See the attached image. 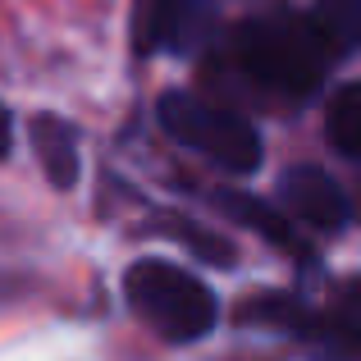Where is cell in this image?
I'll return each instance as SVG.
<instances>
[{"label": "cell", "instance_id": "obj_1", "mask_svg": "<svg viewBox=\"0 0 361 361\" xmlns=\"http://www.w3.org/2000/svg\"><path fill=\"white\" fill-rule=\"evenodd\" d=\"M320 23L307 18H256L233 37L243 73L274 97H311L320 82Z\"/></svg>", "mask_w": 361, "mask_h": 361}, {"label": "cell", "instance_id": "obj_2", "mask_svg": "<svg viewBox=\"0 0 361 361\" xmlns=\"http://www.w3.org/2000/svg\"><path fill=\"white\" fill-rule=\"evenodd\" d=\"M123 293H128V307L174 343H192L215 325L211 288L169 261H137L123 274Z\"/></svg>", "mask_w": 361, "mask_h": 361}, {"label": "cell", "instance_id": "obj_3", "mask_svg": "<svg viewBox=\"0 0 361 361\" xmlns=\"http://www.w3.org/2000/svg\"><path fill=\"white\" fill-rule=\"evenodd\" d=\"M160 123L165 133H174V142H183L188 151L206 156L224 174H252L261 165V137L243 115L215 106L192 92H165L160 97Z\"/></svg>", "mask_w": 361, "mask_h": 361}, {"label": "cell", "instance_id": "obj_4", "mask_svg": "<svg viewBox=\"0 0 361 361\" xmlns=\"http://www.w3.org/2000/svg\"><path fill=\"white\" fill-rule=\"evenodd\" d=\"M283 197H288V211L298 215L307 229L338 233L348 224V197H343V188H338L329 174L311 169V165H298L288 178H283Z\"/></svg>", "mask_w": 361, "mask_h": 361}, {"label": "cell", "instance_id": "obj_5", "mask_svg": "<svg viewBox=\"0 0 361 361\" xmlns=\"http://www.w3.org/2000/svg\"><path fill=\"white\" fill-rule=\"evenodd\" d=\"M32 142H37V156H42V169L51 174L55 188H73L78 178V147H73V133L64 128L60 119L42 115L32 123Z\"/></svg>", "mask_w": 361, "mask_h": 361}, {"label": "cell", "instance_id": "obj_6", "mask_svg": "<svg viewBox=\"0 0 361 361\" xmlns=\"http://www.w3.org/2000/svg\"><path fill=\"white\" fill-rule=\"evenodd\" d=\"M183 9L188 0H137L133 14V42L137 51H165L183 32Z\"/></svg>", "mask_w": 361, "mask_h": 361}, {"label": "cell", "instance_id": "obj_7", "mask_svg": "<svg viewBox=\"0 0 361 361\" xmlns=\"http://www.w3.org/2000/svg\"><path fill=\"white\" fill-rule=\"evenodd\" d=\"M325 137L338 156L361 160V82H348L329 97L325 110Z\"/></svg>", "mask_w": 361, "mask_h": 361}, {"label": "cell", "instance_id": "obj_8", "mask_svg": "<svg viewBox=\"0 0 361 361\" xmlns=\"http://www.w3.org/2000/svg\"><path fill=\"white\" fill-rule=\"evenodd\" d=\"M224 206H229V211L238 215L243 224H252L256 233H265L270 243H288V224H279V220H274V215L265 211L261 202H252V197H229Z\"/></svg>", "mask_w": 361, "mask_h": 361}, {"label": "cell", "instance_id": "obj_9", "mask_svg": "<svg viewBox=\"0 0 361 361\" xmlns=\"http://www.w3.org/2000/svg\"><path fill=\"white\" fill-rule=\"evenodd\" d=\"M9 147H14V123H9V110L0 106V160L9 156Z\"/></svg>", "mask_w": 361, "mask_h": 361}]
</instances>
